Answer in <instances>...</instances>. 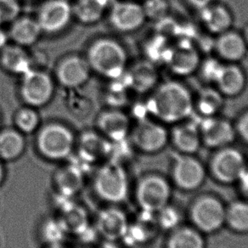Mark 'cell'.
Returning <instances> with one entry per match:
<instances>
[{
	"label": "cell",
	"mask_w": 248,
	"mask_h": 248,
	"mask_svg": "<svg viewBox=\"0 0 248 248\" xmlns=\"http://www.w3.org/2000/svg\"><path fill=\"white\" fill-rule=\"evenodd\" d=\"M148 109L163 123H179L193 112L194 101L190 91L182 83L169 81L156 87Z\"/></svg>",
	"instance_id": "obj_1"
},
{
	"label": "cell",
	"mask_w": 248,
	"mask_h": 248,
	"mask_svg": "<svg viewBox=\"0 0 248 248\" xmlns=\"http://www.w3.org/2000/svg\"><path fill=\"white\" fill-rule=\"evenodd\" d=\"M93 190L105 203H123L129 193V178L124 166L111 161L101 163L94 170Z\"/></svg>",
	"instance_id": "obj_2"
},
{
	"label": "cell",
	"mask_w": 248,
	"mask_h": 248,
	"mask_svg": "<svg viewBox=\"0 0 248 248\" xmlns=\"http://www.w3.org/2000/svg\"><path fill=\"white\" fill-rule=\"evenodd\" d=\"M127 55L124 48L111 39H100L90 46L88 63L90 68L115 79L125 72Z\"/></svg>",
	"instance_id": "obj_3"
},
{
	"label": "cell",
	"mask_w": 248,
	"mask_h": 248,
	"mask_svg": "<svg viewBox=\"0 0 248 248\" xmlns=\"http://www.w3.org/2000/svg\"><path fill=\"white\" fill-rule=\"evenodd\" d=\"M75 139L69 128L61 124H48L37 137V149L42 157L51 162L66 161L73 155Z\"/></svg>",
	"instance_id": "obj_4"
},
{
	"label": "cell",
	"mask_w": 248,
	"mask_h": 248,
	"mask_svg": "<svg viewBox=\"0 0 248 248\" xmlns=\"http://www.w3.org/2000/svg\"><path fill=\"white\" fill-rule=\"evenodd\" d=\"M171 188L169 183L158 175L142 178L135 190V199L141 210L149 214H156L169 205Z\"/></svg>",
	"instance_id": "obj_5"
},
{
	"label": "cell",
	"mask_w": 248,
	"mask_h": 248,
	"mask_svg": "<svg viewBox=\"0 0 248 248\" xmlns=\"http://www.w3.org/2000/svg\"><path fill=\"white\" fill-rule=\"evenodd\" d=\"M226 208L214 197H202L193 204L190 215L198 231L213 233L225 224Z\"/></svg>",
	"instance_id": "obj_6"
},
{
	"label": "cell",
	"mask_w": 248,
	"mask_h": 248,
	"mask_svg": "<svg viewBox=\"0 0 248 248\" xmlns=\"http://www.w3.org/2000/svg\"><path fill=\"white\" fill-rule=\"evenodd\" d=\"M169 141V134L158 123L142 118L131 133V143L135 148L145 153L162 151Z\"/></svg>",
	"instance_id": "obj_7"
},
{
	"label": "cell",
	"mask_w": 248,
	"mask_h": 248,
	"mask_svg": "<svg viewBox=\"0 0 248 248\" xmlns=\"http://www.w3.org/2000/svg\"><path fill=\"white\" fill-rule=\"evenodd\" d=\"M127 214L115 205H108L97 214L94 227L101 240L121 241L128 231Z\"/></svg>",
	"instance_id": "obj_8"
},
{
	"label": "cell",
	"mask_w": 248,
	"mask_h": 248,
	"mask_svg": "<svg viewBox=\"0 0 248 248\" xmlns=\"http://www.w3.org/2000/svg\"><path fill=\"white\" fill-rule=\"evenodd\" d=\"M246 168V160L241 152L227 146L217 152L212 163L214 176L224 184L238 181Z\"/></svg>",
	"instance_id": "obj_9"
},
{
	"label": "cell",
	"mask_w": 248,
	"mask_h": 248,
	"mask_svg": "<svg viewBox=\"0 0 248 248\" xmlns=\"http://www.w3.org/2000/svg\"><path fill=\"white\" fill-rule=\"evenodd\" d=\"M53 83L48 74L30 70L23 75L21 93L26 103L32 107H41L50 100Z\"/></svg>",
	"instance_id": "obj_10"
},
{
	"label": "cell",
	"mask_w": 248,
	"mask_h": 248,
	"mask_svg": "<svg viewBox=\"0 0 248 248\" xmlns=\"http://www.w3.org/2000/svg\"><path fill=\"white\" fill-rule=\"evenodd\" d=\"M165 63L176 75L188 76L200 66V55L190 42L184 40L170 46Z\"/></svg>",
	"instance_id": "obj_11"
},
{
	"label": "cell",
	"mask_w": 248,
	"mask_h": 248,
	"mask_svg": "<svg viewBox=\"0 0 248 248\" xmlns=\"http://www.w3.org/2000/svg\"><path fill=\"white\" fill-rule=\"evenodd\" d=\"M199 127L201 140L211 148H224L234 141L236 131L229 121L214 117H204Z\"/></svg>",
	"instance_id": "obj_12"
},
{
	"label": "cell",
	"mask_w": 248,
	"mask_h": 248,
	"mask_svg": "<svg viewBox=\"0 0 248 248\" xmlns=\"http://www.w3.org/2000/svg\"><path fill=\"white\" fill-rule=\"evenodd\" d=\"M57 169L54 175L55 191L68 197H76L83 190L88 171L72 158Z\"/></svg>",
	"instance_id": "obj_13"
},
{
	"label": "cell",
	"mask_w": 248,
	"mask_h": 248,
	"mask_svg": "<svg viewBox=\"0 0 248 248\" xmlns=\"http://www.w3.org/2000/svg\"><path fill=\"white\" fill-rule=\"evenodd\" d=\"M73 9L66 0H49L42 5L38 21L42 31L54 33L68 24Z\"/></svg>",
	"instance_id": "obj_14"
},
{
	"label": "cell",
	"mask_w": 248,
	"mask_h": 248,
	"mask_svg": "<svg viewBox=\"0 0 248 248\" xmlns=\"http://www.w3.org/2000/svg\"><path fill=\"white\" fill-rule=\"evenodd\" d=\"M224 96H237L246 87L244 72L234 63H218L211 80Z\"/></svg>",
	"instance_id": "obj_15"
},
{
	"label": "cell",
	"mask_w": 248,
	"mask_h": 248,
	"mask_svg": "<svg viewBox=\"0 0 248 248\" xmlns=\"http://www.w3.org/2000/svg\"><path fill=\"white\" fill-rule=\"evenodd\" d=\"M172 176L176 185L183 190H196L203 183L205 169L197 159L184 155L177 159L174 163Z\"/></svg>",
	"instance_id": "obj_16"
},
{
	"label": "cell",
	"mask_w": 248,
	"mask_h": 248,
	"mask_svg": "<svg viewBox=\"0 0 248 248\" xmlns=\"http://www.w3.org/2000/svg\"><path fill=\"white\" fill-rule=\"evenodd\" d=\"M145 19L143 8L136 3L115 2L111 5L110 23L118 31H135L141 27Z\"/></svg>",
	"instance_id": "obj_17"
},
{
	"label": "cell",
	"mask_w": 248,
	"mask_h": 248,
	"mask_svg": "<svg viewBox=\"0 0 248 248\" xmlns=\"http://www.w3.org/2000/svg\"><path fill=\"white\" fill-rule=\"evenodd\" d=\"M110 149L111 142L93 132H87L80 139L78 151L76 155H74V153L73 155L81 162L92 168L93 164L100 163V161L105 159L108 160Z\"/></svg>",
	"instance_id": "obj_18"
},
{
	"label": "cell",
	"mask_w": 248,
	"mask_h": 248,
	"mask_svg": "<svg viewBox=\"0 0 248 248\" xmlns=\"http://www.w3.org/2000/svg\"><path fill=\"white\" fill-rule=\"evenodd\" d=\"M90 66L88 62L78 56L63 60L57 68V78L63 86L77 88L86 82L90 77Z\"/></svg>",
	"instance_id": "obj_19"
},
{
	"label": "cell",
	"mask_w": 248,
	"mask_h": 248,
	"mask_svg": "<svg viewBox=\"0 0 248 248\" xmlns=\"http://www.w3.org/2000/svg\"><path fill=\"white\" fill-rule=\"evenodd\" d=\"M214 48L222 60L229 63H234L244 58L248 46L242 35L230 29L217 35Z\"/></svg>",
	"instance_id": "obj_20"
},
{
	"label": "cell",
	"mask_w": 248,
	"mask_h": 248,
	"mask_svg": "<svg viewBox=\"0 0 248 248\" xmlns=\"http://www.w3.org/2000/svg\"><path fill=\"white\" fill-rule=\"evenodd\" d=\"M98 127L109 141L119 142L127 140L129 121L128 117L119 110H109L100 114Z\"/></svg>",
	"instance_id": "obj_21"
},
{
	"label": "cell",
	"mask_w": 248,
	"mask_h": 248,
	"mask_svg": "<svg viewBox=\"0 0 248 248\" xmlns=\"http://www.w3.org/2000/svg\"><path fill=\"white\" fill-rule=\"evenodd\" d=\"M172 140L179 152L186 155L193 154L199 150L202 143L198 125L194 123L180 124L173 129Z\"/></svg>",
	"instance_id": "obj_22"
},
{
	"label": "cell",
	"mask_w": 248,
	"mask_h": 248,
	"mask_svg": "<svg viewBox=\"0 0 248 248\" xmlns=\"http://www.w3.org/2000/svg\"><path fill=\"white\" fill-rule=\"evenodd\" d=\"M201 11V19L211 33L221 34L231 29L232 16L227 8L220 4H212Z\"/></svg>",
	"instance_id": "obj_23"
},
{
	"label": "cell",
	"mask_w": 248,
	"mask_h": 248,
	"mask_svg": "<svg viewBox=\"0 0 248 248\" xmlns=\"http://www.w3.org/2000/svg\"><path fill=\"white\" fill-rule=\"evenodd\" d=\"M129 88L139 93H145L155 86L158 73L151 62L137 63L128 73Z\"/></svg>",
	"instance_id": "obj_24"
},
{
	"label": "cell",
	"mask_w": 248,
	"mask_h": 248,
	"mask_svg": "<svg viewBox=\"0 0 248 248\" xmlns=\"http://www.w3.org/2000/svg\"><path fill=\"white\" fill-rule=\"evenodd\" d=\"M56 217L62 221L70 235H78L90 225L86 210L76 202L57 212Z\"/></svg>",
	"instance_id": "obj_25"
},
{
	"label": "cell",
	"mask_w": 248,
	"mask_h": 248,
	"mask_svg": "<svg viewBox=\"0 0 248 248\" xmlns=\"http://www.w3.org/2000/svg\"><path fill=\"white\" fill-rule=\"evenodd\" d=\"M26 142L21 132L15 129H5L0 132V160L13 162L24 153Z\"/></svg>",
	"instance_id": "obj_26"
},
{
	"label": "cell",
	"mask_w": 248,
	"mask_h": 248,
	"mask_svg": "<svg viewBox=\"0 0 248 248\" xmlns=\"http://www.w3.org/2000/svg\"><path fill=\"white\" fill-rule=\"evenodd\" d=\"M1 63L5 69L16 74L24 75L31 70L30 59L20 45H5L2 48Z\"/></svg>",
	"instance_id": "obj_27"
},
{
	"label": "cell",
	"mask_w": 248,
	"mask_h": 248,
	"mask_svg": "<svg viewBox=\"0 0 248 248\" xmlns=\"http://www.w3.org/2000/svg\"><path fill=\"white\" fill-rule=\"evenodd\" d=\"M70 234L56 216L48 217L39 226V236L45 247L64 246Z\"/></svg>",
	"instance_id": "obj_28"
},
{
	"label": "cell",
	"mask_w": 248,
	"mask_h": 248,
	"mask_svg": "<svg viewBox=\"0 0 248 248\" xmlns=\"http://www.w3.org/2000/svg\"><path fill=\"white\" fill-rule=\"evenodd\" d=\"M38 21L31 18L18 19L12 25L10 31L11 38L20 46H28L34 44L41 33Z\"/></svg>",
	"instance_id": "obj_29"
},
{
	"label": "cell",
	"mask_w": 248,
	"mask_h": 248,
	"mask_svg": "<svg viewBox=\"0 0 248 248\" xmlns=\"http://www.w3.org/2000/svg\"><path fill=\"white\" fill-rule=\"evenodd\" d=\"M112 0H78L73 9L76 17L83 23H93L103 15Z\"/></svg>",
	"instance_id": "obj_30"
},
{
	"label": "cell",
	"mask_w": 248,
	"mask_h": 248,
	"mask_svg": "<svg viewBox=\"0 0 248 248\" xmlns=\"http://www.w3.org/2000/svg\"><path fill=\"white\" fill-rule=\"evenodd\" d=\"M196 106L204 117H214L224 106V95L217 89L205 88L198 94Z\"/></svg>",
	"instance_id": "obj_31"
},
{
	"label": "cell",
	"mask_w": 248,
	"mask_h": 248,
	"mask_svg": "<svg viewBox=\"0 0 248 248\" xmlns=\"http://www.w3.org/2000/svg\"><path fill=\"white\" fill-rule=\"evenodd\" d=\"M168 248H205V241L199 231L180 228L169 237Z\"/></svg>",
	"instance_id": "obj_32"
},
{
	"label": "cell",
	"mask_w": 248,
	"mask_h": 248,
	"mask_svg": "<svg viewBox=\"0 0 248 248\" xmlns=\"http://www.w3.org/2000/svg\"><path fill=\"white\" fill-rule=\"evenodd\" d=\"M225 224L238 233L248 232V202H235L226 208Z\"/></svg>",
	"instance_id": "obj_33"
},
{
	"label": "cell",
	"mask_w": 248,
	"mask_h": 248,
	"mask_svg": "<svg viewBox=\"0 0 248 248\" xmlns=\"http://www.w3.org/2000/svg\"><path fill=\"white\" fill-rule=\"evenodd\" d=\"M39 124L38 114L34 110L26 108L20 110L16 116V124L21 134H31L36 130Z\"/></svg>",
	"instance_id": "obj_34"
},
{
	"label": "cell",
	"mask_w": 248,
	"mask_h": 248,
	"mask_svg": "<svg viewBox=\"0 0 248 248\" xmlns=\"http://www.w3.org/2000/svg\"><path fill=\"white\" fill-rule=\"evenodd\" d=\"M142 8L145 18L156 22L167 17L169 11V5L166 0H146Z\"/></svg>",
	"instance_id": "obj_35"
},
{
	"label": "cell",
	"mask_w": 248,
	"mask_h": 248,
	"mask_svg": "<svg viewBox=\"0 0 248 248\" xmlns=\"http://www.w3.org/2000/svg\"><path fill=\"white\" fill-rule=\"evenodd\" d=\"M166 38L159 35L152 39L146 46V55L148 56L149 62H165L166 57L169 53L170 46L167 45Z\"/></svg>",
	"instance_id": "obj_36"
},
{
	"label": "cell",
	"mask_w": 248,
	"mask_h": 248,
	"mask_svg": "<svg viewBox=\"0 0 248 248\" xmlns=\"http://www.w3.org/2000/svg\"><path fill=\"white\" fill-rule=\"evenodd\" d=\"M156 214H158L156 223H158L159 225L164 229L171 230L179 224L180 217L178 211L169 207V205L158 211Z\"/></svg>",
	"instance_id": "obj_37"
},
{
	"label": "cell",
	"mask_w": 248,
	"mask_h": 248,
	"mask_svg": "<svg viewBox=\"0 0 248 248\" xmlns=\"http://www.w3.org/2000/svg\"><path fill=\"white\" fill-rule=\"evenodd\" d=\"M21 11L17 0H0V21H15Z\"/></svg>",
	"instance_id": "obj_38"
},
{
	"label": "cell",
	"mask_w": 248,
	"mask_h": 248,
	"mask_svg": "<svg viewBox=\"0 0 248 248\" xmlns=\"http://www.w3.org/2000/svg\"><path fill=\"white\" fill-rule=\"evenodd\" d=\"M107 102H109L113 107L123 106L126 102L125 90L112 85L110 88V93L108 94Z\"/></svg>",
	"instance_id": "obj_39"
},
{
	"label": "cell",
	"mask_w": 248,
	"mask_h": 248,
	"mask_svg": "<svg viewBox=\"0 0 248 248\" xmlns=\"http://www.w3.org/2000/svg\"><path fill=\"white\" fill-rule=\"evenodd\" d=\"M235 131L237 132L242 140L248 144V110L239 117Z\"/></svg>",
	"instance_id": "obj_40"
},
{
	"label": "cell",
	"mask_w": 248,
	"mask_h": 248,
	"mask_svg": "<svg viewBox=\"0 0 248 248\" xmlns=\"http://www.w3.org/2000/svg\"><path fill=\"white\" fill-rule=\"evenodd\" d=\"M190 6L202 11L204 8L207 7L212 4V0H186Z\"/></svg>",
	"instance_id": "obj_41"
},
{
	"label": "cell",
	"mask_w": 248,
	"mask_h": 248,
	"mask_svg": "<svg viewBox=\"0 0 248 248\" xmlns=\"http://www.w3.org/2000/svg\"><path fill=\"white\" fill-rule=\"evenodd\" d=\"M239 182L241 183V187L242 189V191L244 193L245 196L248 198V168L247 167L245 169L243 174L241 175L240 179L238 180Z\"/></svg>",
	"instance_id": "obj_42"
},
{
	"label": "cell",
	"mask_w": 248,
	"mask_h": 248,
	"mask_svg": "<svg viewBox=\"0 0 248 248\" xmlns=\"http://www.w3.org/2000/svg\"><path fill=\"white\" fill-rule=\"evenodd\" d=\"M102 242L100 243L97 248H121L119 246V241H107V240H101Z\"/></svg>",
	"instance_id": "obj_43"
},
{
	"label": "cell",
	"mask_w": 248,
	"mask_h": 248,
	"mask_svg": "<svg viewBox=\"0 0 248 248\" xmlns=\"http://www.w3.org/2000/svg\"><path fill=\"white\" fill-rule=\"evenodd\" d=\"M5 175H6V172H5V168H4V162L0 160V186L3 185L4 179H5Z\"/></svg>",
	"instance_id": "obj_44"
},
{
	"label": "cell",
	"mask_w": 248,
	"mask_h": 248,
	"mask_svg": "<svg viewBox=\"0 0 248 248\" xmlns=\"http://www.w3.org/2000/svg\"><path fill=\"white\" fill-rule=\"evenodd\" d=\"M6 42H7V36L3 30L0 29V49L4 48L6 45Z\"/></svg>",
	"instance_id": "obj_45"
},
{
	"label": "cell",
	"mask_w": 248,
	"mask_h": 248,
	"mask_svg": "<svg viewBox=\"0 0 248 248\" xmlns=\"http://www.w3.org/2000/svg\"><path fill=\"white\" fill-rule=\"evenodd\" d=\"M242 37L244 38L245 42H246V45L248 46V25L245 28L244 32L242 34Z\"/></svg>",
	"instance_id": "obj_46"
},
{
	"label": "cell",
	"mask_w": 248,
	"mask_h": 248,
	"mask_svg": "<svg viewBox=\"0 0 248 248\" xmlns=\"http://www.w3.org/2000/svg\"><path fill=\"white\" fill-rule=\"evenodd\" d=\"M45 248H66L65 246H55V247H45Z\"/></svg>",
	"instance_id": "obj_47"
},
{
	"label": "cell",
	"mask_w": 248,
	"mask_h": 248,
	"mask_svg": "<svg viewBox=\"0 0 248 248\" xmlns=\"http://www.w3.org/2000/svg\"><path fill=\"white\" fill-rule=\"evenodd\" d=\"M83 248H86V247H83Z\"/></svg>",
	"instance_id": "obj_48"
}]
</instances>
